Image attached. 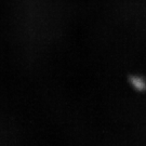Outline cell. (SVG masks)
<instances>
[{
	"label": "cell",
	"instance_id": "6da1fadb",
	"mask_svg": "<svg viewBox=\"0 0 146 146\" xmlns=\"http://www.w3.org/2000/svg\"><path fill=\"white\" fill-rule=\"evenodd\" d=\"M128 82L134 91L143 93L146 91V78L139 74H132L128 77Z\"/></svg>",
	"mask_w": 146,
	"mask_h": 146
}]
</instances>
